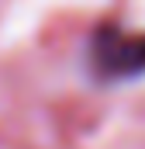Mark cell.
<instances>
[{
    "mask_svg": "<svg viewBox=\"0 0 145 149\" xmlns=\"http://www.w3.org/2000/svg\"><path fill=\"white\" fill-rule=\"evenodd\" d=\"M90 73L97 80H128L145 73V35L104 24L90 38Z\"/></svg>",
    "mask_w": 145,
    "mask_h": 149,
    "instance_id": "6da1fadb",
    "label": "cell"
}]
</instances>
